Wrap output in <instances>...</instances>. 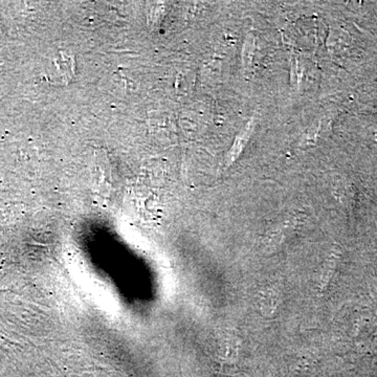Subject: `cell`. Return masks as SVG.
Here are the masks:
<instances>
[{
	"label": "cell",
	"instance_id": "obj_1",
	"mask_svg": "<svg viewBox=\"0 0 377 377\" xmlns=\"http://www.w3.org/2000/svg\"><path fill=\"white\" fill-rule=\"evenodd\" d=\"M253 128H255V121H253V119H251V120L248 121L244 129H242V131L235 138V142H234L233 146H231L228 156H226V165L230 166V165L235 163L239 158V156L244 152V148L246 147L248 141H250Z\"/></svg>",
	"mask_w": 377,
	"mask_h": 377
},
{
	"label": "cell",
	"instance_id": "obj_2",
	"mask_svg": "<svg viewBox=\"0 0 377 377\" xmlns=\"http://www.w3.org/2000/svg\"><path fill=\"white\" fill-rule=\"evenodd\" d=\"M253 52H255V39L253 36H248L244 43V53H242V60H244L246 72L251 70L253 66Z\"/></svg>",
	"mask_w": 377,
	"mask_h": 377
}]
</instances>
